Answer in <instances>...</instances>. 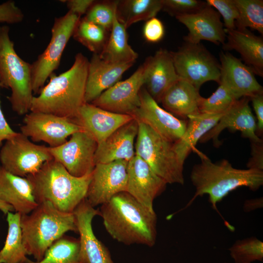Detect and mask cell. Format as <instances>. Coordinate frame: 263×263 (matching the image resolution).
Listing matches in <instances>:
<instances>
[{
  "instance_id": "obj_30",
  "label": "cell",
  "mask_w": 263,
  "mask_h": 263,
  "mask_svg": "<svg viewBox=\"0 0 263 263\" xmlns=\"http://www.w3.org/2000/svg\"><path fill=\"white\" fill-rule=\"evenodd\" d=\"M162 9V0H118L116 17L127 29L135 23L155 17Z\"/></svg>"
},
{
  "instance_id": "obj_22",
  "label": "cell",
  "mask_w": 263,
  "mask_h": 263,
  "mask_svg": "<svg viewBox=\"0 0 263 263\" xmlns=\"http://www.w3.org/2000/svg\"><path fill=\"white\" fill-rule=\"evenodd\" d=\"M133 119L131 115L111 112L92 103H85L79 108L74 120L98 144Z\"/></svg>"
},
{
  "instance_id": "obj_34",
  "label": "cell",
  "mask_w": 263,
  "mask_h": 263,
  "mask_svg": "<svg viewBox=\"0 0 263 263\" xmlns=\"http://www.w3.org/2000/svg\"><path fill=\"white\" fill-rule=\"evenodd\" d=\"M238 11L237 29L250 28L263 35V0H234Z\"/></svg>"
},
{
  "instance_id": "obj_33",
  "label": "cell",
  "mask_w": 263,
  "mask_h": 263,
  "mask_svg": "<svg viewBox=\"0 0 263 263\" xmlns=\"http://www.w3.org/2000/svg\"><path fill=\"white\" fill-rule=\"evenodd\" d=\"M110 32L102 27L81 18L77 23L72 37L93 54L99 55L108 40Z\"/></svg>"
},
{
  "instance_id": "obj_43",
  "label": "cell",
  "mask_w": 263,
  "mask_h": 263,
  "mask_svg": "<svg viewBox=\"0 0 263 263\" xmlns=\"http://www.w3.org/2000/svg\"><path fill=\"white\" fill-rule=\"evenodd\" d=\"M256 115L257 131L260 134L263 131V92L249 98Z\"/></svg>"
},
{
  "instance_id": "obj_2",
  "label": "cell",
  "mask_w": 263,
  "mask_h": 263,
  "mask_svg": "<svg viewBox=\"0 0 263 263\" xmlns=\"http://www.w3.org/2000/svg\"><path fill=\"white\" fill-rule=\"evenodd\" d=\"M89 60L77 53L69 69L56 75L33 97L31 112L51 113L75 119L85 103V95Z\"/></svg>"
},
{
  "instance_id": "obj_28",
  "label": "cell",
  "mask_w": 263,
  "mask_h": 263,
  "mask_svg": "<svg viewBox=\"0 0 263 263\" xmlns=\"http://www.w3.org/2000/svg\"><path fill=\"white\" fill-rule=\"evenodd\" d=\"M224 113H199L189 116L186 130L181 137L173 143L174 150L181 164L197 143L218 123Z\"/></svg>"
},
{
  "instance_id": "obj_19",
  "label": "cell",
  "mask_w": 263,
  "mask_h": 263,
  "mask_svg": "<svg viewBox=\"0 0 263 263\" xmlns=\"http://www.w3.org/2000/svg\"><path fill=\"white\" fill-rule=\"evenodd\" d=\"M175 18L188 30V34L184 37L186 42L198 44L205 40L223 45L225 41L226 33L221 16L207 3L196 12L177 16Z\"/></svg>"
},
{
  "instance_id": "obj_15",
  "label": "cell",
  "mask_w": 263,
  "mask_h": 263,
  "mask_svg": "<svg viewBox=\"0 0 263 263\" xmlns=\"http://www.w3.org/2000/svg\"><path fill=\"white\" fill-rule=\"evenodd\" d=\"M143 86L141 65L128 78L117 82L91 103L111 112L132 116L140 106L139 93Z\"/></svg>"
},
{
  "instance_id": "obj_32",
  "label": "cell",
  "mask_w": 263,
  "mask_h": 263,
  "mask_svg": "<svg viewBox=\"0 0 263 263\" xmlns=\"http://www.w3.org/2000/svg\"><path fill=\"white\" fill-rule=\"evenodd\" d=\"M23 263H86L82 255L79 239L63 235L46 250L39 261L27 259Z\"/></svg>"
},
{
  "instance_id": "obj_29",
  "label": "cell",
  "mask_w": 263,
  "mask_h": 263,
  "mask_svg": "<svg viewBox=\"0 0 263 263\" xmlns=\"http://www.w3.org/2000/svg\"><path fill=\"white\" fill-rule=\"evenodd\" d=\"M99 55L112 63H134L138 57V54L128 43L127 28L118 21L116 13L107 43Z\"/></svg>"
},
{
  "instance_id": "obj_4",
  "label": "cell",
  "mask_w": 263,
  "mask_h": 263,
  "mask_svg": "<svg viewBox=\"0 0 263 263\" xmlns=\"http://www.w3.org/2000/svg\"><path fill=\"white\" fill-rule=\"evenodd\" d=\"M91 175L92 173L82 177L74 176L53 159L26 177L38 204L48 201L61 212L73 213L86 199Z\"/></svg>"
},
{
  "instance_id": "obj_21",
  "label": "cell",
  "mask_w": 263,
  "mask_h": 263,
  "mask_svg": "<svg viewBox=\"0 0 263 263\" xmlns=\"http://www.w3.org/2000/svg\"><path fill=\"white\" fill-rule=\"evenodd\" d=\"M73 213L79 234L81 252L86 263H114L108 249L96 238L92 228V221L99 215V211L85 199Z\"/></svg>"
},
{
  "instance_id": "obj_42",
  "label": "cell",
  "mask_w": 263,
  "mask_h": 263,
  "mask_svg": "<svg viewBox=\"0 0 263 263\" xmlns=\"http://www.w3.org/2000/svg\"><path fill=\"white\" fill-rule=\"evenodd\" d=\"M251 142V156L247 167L248 169L263 171V143L262 142Z\"/></svg>"
},
{
  "instance_id": "obj_26",
  "label": "cell",
  "mask_w": 263,
  "mask_h": 263,
  "mask_svg": "<svg viewBox=\"0 0 263 263\" xmlns=\"http://www.w3.org/2000/svg\"><path fill=\"white\" fill-rule=\"evenodd\" d=\"M0 200L11 206L20 215L29 214L38 205L27 178L15 175L1 165Z\"/></svg>"
},
{
  "instance_id": "obj_23",
  "label": "cell",
  "mask_w": 263,
  "mask_h": 263,
  "mask_svg": "<svg viewBox=\"0 0 263 263\" xmlns=\"http://www.w3.org/2000/svg\"><path fill=\"white\" fill-rule=\"evenodd\" d=\"M138 129V122L134 118L97 144L95 164L118 160L130 161L135 155L134 142Z\"/></svg>"
},
{
  "instance_id": "obj_8",
  "label": "cell",
  "mask_w": 263,
  "mask_h": 263,
  "mask_svg": "<svg viewBox=\"0 0 263 263\" xmlns=\"http://www.w3.org/2000/svg\"><path fill=\"white\" fill-rule=\"evenodd\" d=\"M80 18L69 11L64 16L55 18L49 44L31 64L34 94L39 93L47 79L58 68L63 52Z\"/></svg>"
},
{
  "instance_id": "obj_25",
  "label": "cell",
  "mask_w": 263,
  "mask_h": 263,
  "mask_svg": "<svg viewBox=\"0 0 263 263\" xmlns=\"http://www.w3.org/2000/svg\"><path fill=\"white\" fill-rule=\"evenodd\" d=\"M226 40L223 45L225 51L234 50L241 55L244 63L255 75L263 76V39L247 29L225 30Z\"/></svg>"
},
{
  "instance_id": "obj_46",
  "label": "cell",
  "mask_w": 263,
  "mask_h": 263,
  "mask_svg": "<svg viewBox=\"0 0 263 263\" xmlns=\"http://www.w3.org/2000/svg\"><path fill=\"white\" fill-rule=\"evenodd\" d=\"M0 210L4 214H7L9 212L14 211V208L11 206L3 202L1 200H0Z\"/></svg>"
},
{
  "instance_id": "obj_47",
  "label": "cell",
  "mask_w": 263,
  "mask_h": 263,
  "mask_svg": "<svg viewBox=\"0 0 263 263\" xmlns=\"http://www.w3.org/2000/svg\"></svg>"
},
{
  "instance_id": "obj_11",
  "label": "cell",
  "mask_w": 263,
  "mask_h": 263,
  "mask_svg": "<svg viewBox=\"0 0 263 263\" xmlns=\"http://www.w3.org/2000/svg\"><path fill=\"white\" fill-rule=\"evenodd\" d=\"M23 122L21 133L33 142L42 141L51 148L61 145L69 136L83 130L74 119L41 112H29Z\"/></svg>"
},
{
  "instance_id": "obj_45",
  "label": "cell",
  "mask_w": 263,
  "mask_h": 263,
  "mask_svg": "<svg viewBox=\"0 0 263 263\" xmlns=\"http://www.w3.org/2000/svg\"><path fill=\"white\" fill-rule=\"evenodd\" d=\"M0 88L1 87L0 84ZM17 133L11 128L4 117L0 105V147L3 141L13 137Z\"/></svg>"
},
{
  "instance_id": "obj_7",
  "label": "cell",
  "mask_w": 263,
  "mask_h": 263,
  "mask_svg": "<svg viewBox=\"0 0 263 263\" xmlns=\"http://www.w3.org/2000/svg\"><path fill=\"white\" fill-rule=\"evenodd\" d=\"M137 122L135 155L145 161L167 184L183 185L184 165L177 158L173 143L162 137L146 124Z\"/></svg>"
},
{
  "instance_id": "obj_27",
  "label": "cell",
  "mask_w": 263,
  "mask_h": 263,
  "mask_svg": "<svg viewBox=\"0 0 263 263\" xmlns=\"http://www.w3.org/2000/svg\"><path fill=\"white\" fill-rule=\"evenodd\" d=\"M202 98L199 90L180 79L165 93L160 103L172 114L188 118L200 113L199 107Z\"/></svg>"
},
{
  "instance_id": "obj_3",
  "label": "cell",
  "mask_w": 263,
  "mask_h": 263,
  "mask_svg": "<svg viewBox=\"0 0 263 263\" xmlns=\"http://www.w3.org/2000/svg\"><path fill=\"white\" fill-rule=\"evenodd\" d=\"M197 153L201 162L193 166L190 173L195 192L184 209L197 197L207 194L212 207L217 210V204L231 191L242 187L256 191L263 184V171L236 169L226 159L214 163L202 152Z\"/></svg>"
},
{
  "instance_id": "obj_20",
  "label": "cell",
  "mask_w": 263,
  "mask_h": 263,
  "mask_svg": "<svg viewBox=\"0 0 263 263\" xmlns=\"http://www.w3.org/2000/svg\"><path fill=\"white\" fill-rule=\"evenodd\" d=\"M142 66L144 88L158 103H160L167 90L180 79L170 52L160 48L147 57Z\"/></svg>"
},
{
  "instance_id": "obj_35",
  "label": "cell",
  "mask_w": 263,
  "mask_h": 263,
  "mask_svg": "<svg viewBox=\"0 0 263 263\" xmlns=\"http://www.w3.org/2000/svg\"><path fill=\"white\" fill-rule=\"evenodd\" d=\"M228 250L234 263H252L263 260V243L255 237L237 240Z\"/></svg>"
},
{
  "instance_id": "obj_17",
  "label": "cell",
  "mask_w": 263,
  "mask_h": 263,
  "mask_svg": "<svg viewBox=\"0 0 263 263\" xmlns=\"http://www.w3.org/2000/svg\"><path fill=\"white\" fill-rule=\"evenodd\" d=\"M220 79L219 84L225 86L236 100L250 97L263 92L253 71L241 60L228 52L220 55Z\"/></svg>"
},
{
  "instance_id": "obj_9",
  "label": "cell",
  "mask_w": 263,
  "mask_h": 263,
  "mask_svg": "<svg viewBox=\"0 0 263 263\" xmlns=\"http://www.w3.org/2000/svg\"><path fill=\"white\" fill-rule=\"evenodd\" d=\"M177 74L198 90L205 82H220V64L201 43L186 42L170 52Z\"/></svg>"
},
{
  "instance_id": "obj_18",
  "label": "cell",
  "mask_w": 263,
  "mask_h": 263,
  "mask_svg": "<svg viewBox=\"0 0 263 263\" xmlns=\"http://www.w3.org/2000/svg\"><path fill=\"white\" fill-rule=\"evenodd\" d=\"M249 101L248 97H243L235 101L216 125L202 137L200 142L212 140L215 146H219L221 142L219 136L225 129L240 132L243 136L248 138L251 142L263 141L256 133V119L249 106Z\"/></svg>"
},
{
  "instance_id": "obj_5",
  "label": "cell",
  "mask_w": 263,
  "mask_h": 263,
  "mask_svg": "<svg viewBox=\"0 0 263 263\" xmlns=\"http://www.w3.org/2000/svg\"><path fill=\"white\" fill-rule=\"evenodd\" d=\"M22 242L28 255L41 260L54 242L68 231L77 232L73 213L56 209L50 202L38 204L27 214L21 215Z\"/></svg>"
},
{
  "instance_id": "obj_44",
  "label": "cell",
  "mask_w": 263,
  "mask_h": 263,
  "mask_svg": "<svg viewBox=\"0 0 263 263\" xmlns=\"http://www.w3.org/2000/svg\"><path fill=\"white\" fill-rule=\"evenodd\" d=\"M66 3L70 11L81 17L85 15L89 9L94 2V0H61Z\"/></svg>"
},
{
  "instance_id": "obj_6",
  "label": "cell",
  "mask_w": 263,
  "mask_h": 263,
  "mask_svg": "<svg viewBox=\"0 0 263 263\" xmlns=\"http://www.w3.org/2000/svg\"><path fill=\"white\" fill-rule=\"evenodd\" d=\"M0 84L10 89L7 98L13 111L19 115L30 112L34 93L32 65L18 55L9 36V28L0 25Z\"/></svg>"
},
{
  "instance_id": "obj_24",
  "label": "cell",
  "mask_w": 263,
  "mask_h": 263,
  "mask_svg": "<svg viewBox=\"0 0 263 263\" xmlns=\"http://www.w3.org/2000/svg\"><path fill=\"white\" fill-rule=\"evenodd\" d=\"M134 63H112L93 54L89 60L85 101L91 103L102 93L119 81Z\"/></svg>"
},
{
  "instance_id": "obj_39",
  "label": "cell",
  "mask_w": 263,
  "mask_h": 263,
  "mask_svg": "<svg viewBox=\"0 0 263 263\" xmlns=\"http://www.w3.org/2000/svg\"><path fill=\"white\" fill-rule=\"evenodd\" d=\"M206 2L222 16L225 30L236 29L239 14L234 0H207Z\"/></svg>"
},
{
  "instance_id": "obj_16",
  "label": "cell",
  "mask_w": 263,
  "mask_h": 263,
  "mask_svg": "<svg viewBox=\"0 0 263 263\" xmlns=\"http://www.w3.org/2000/svg\"><path fill=\"white\" fill-rule=\"evenodd\" d=\"M126 191L143 206L154 211V199L161 194L167 183L139 156L128 162Z\"/></svg>"
},
{
  "instance_id": "obj_41",
  "label": "cell",
  "mask_w": 263,
  "mask_h": 263,
  "mask_svg": "<svg viewBox=\"0 0 263 263\" xmlns=\"http://www.w3.org/2000/svg\"><path fill=\"white\" fill-rule=\"evenodd\" d=\"M24 15L15 2L9 0L0 4V24H14L22 21Z\"/></svg>"
},
{
  "instance_id": "obj_1",
  "label": "cell",
  "mask_w": 263,
  "mask_h": 263,
  "mask_svg": "<svg viewBox=\"0 0 263 263\" xmlns=\"http://www.w3.org/2000/svg\"><path fill=\"white\" fill-rule=\"evenodd\" d=\"M104 226L114 240L126 245L151 247L157 237V216L127 192H120L102 205Z\"/></svg>"
},
{
  "instance_id": "obj_13",
  "label": "cell",
  "mask_w": 263,
  "mask_h": 263,
  "mask_svg": "<svg viewBox=\"0 0 263 263\" xmlns=\"http://www.w3.org/2000/svg\"><path fill=\"white\" fill-rule=\"evenodd\" d=\"M128 163L118 160L95 164L86 197L92 207L102 205L115 195L126 191Z\"/></svg>"
},
{
  "instance_id": "obj_36",
  "label": "cell",
  "mask_w": 263,
  "mask_h": 263,
  "mask_svg": "<svg viewBox=\"0 0 263 263\" xmlns=\"http://www.w3.org/2000/svg\"><path fill=\"white\" fill-rule=\"evenodd\" d=\"M236 100L225 86L219 84L217 89L209 97H202L199 104V112L210 114L224 113Z\"/></svg>"
},
{
  "instance_id": "obj_37",
  "label": "cell",
  "mask_w": 263,
  "mask_h": 263,
  "mask_svg": "<svg viewBox=\"0 0 263 263\" xmlns=\"http://www.w3.org/2000/svg\"><path fill=\"white\" fill-rule=\"evenodd\" d=\"M118 0H94L84 17L110 32Z\"/></svg>"
},
{
  "instance_id": "obj_10",
  "label": "cell",
  "mask_w": 263,
  "mask_h": 263,
  "mask_svg": "<svg viewBox=\"0 0 263 263\" xmlns=\"http://www.w3.org/2000/svg\"><path fill=\"white\" fill-rule=\"evenodd\" d=\"M52 159L48 147L34 143L21 132L6 140L0 150L1 166L22 177L36 173Z\"/></svg>"
},
{
  "instance_id": "obj_12",
  "label": "cell",
  "mask_w": 263,
  "mask_h": 263,
  "mask_svg": "<svg viewBox=\"0 0 263 263\" xmlns=\"http://www.w3.org/2000/svg\"><path fill=\"white\" fill-rule=\"evenodd\" d=\"M97 143L94 138L83 130L76 132L61 145L49 147L54 160L60 163L72 175L82 177L92 172Z\"/></svg>"
},
{
  "instance_id": "obj_14",
  "label": "cell",
  "mask_w": 263,
  "mask_h": 263,
  "mask_svg": "<svg viewBox=\"0 0 263 263\" xmlns=\"http://www.w3.org/2000/svg\"><path fill=\"white\" fill-rule=\"evenodd\" d=\"M139 95L140 104L132 115L134 118L171 143L178 140L186 130L187 122L160 107L144 87Z\"/></svg>"
},
{
  "instance_id": "obj_38",
  "label": "cell",
  "mask_w": 263,
  "mask_h": 263,
  "mask_svg": "<svg viewBox=\"0 0 263 263\" xmlns=\"http://www.w3.org/2000/svg\"><path fill=\"white\" fill-rule=\"evenodd\" d=\"M162 10L175 17L196 12L207 4L198 0H162Z\"/></svg>"
},
{
  "instance_id": "obj_31",
  "label": "cell",
  "mask_w": 263,
  "mask_h": 263,
  "mask_svg": "<svg viewBox=\"0 0 263 263\" xmlns=\"http://www.w3.org/2000/svg\"><path fill=\"white\" fill-rule=\"evenodd\" d=\"M19 213L7 214L8 232L3 248L0 250V263H23L28 258L22 242Z\"/></svg>"
},
{
  "instance_id": "obj_40",
  "label": "cell",
  "mask_w": 263,
  "mask_h": 263,
  "mask_svg": "<svg viewBox=\"0 0 263 263\" xmlns=\"http://www.w3.org/2000/svg\"><path fill=\"white\" fill-rule=\"evenodd\" d=\"M144 38L149 42L156 43L163 38L165 28L162 22L156 17L147 20L143 29Z\"/></svg>"
}]
</instances>
